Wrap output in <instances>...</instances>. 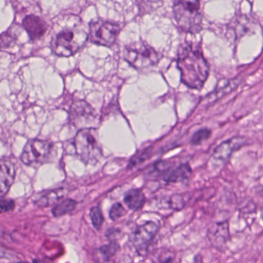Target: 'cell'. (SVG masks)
Wrapping results in <instances>:
<instances>
[{
	"label": "cell",
	"mask_w": 263,
	"mask_h": 263,
	"mask_svg": "<svg viewBox=\"0 0 263 263\" xmlns=\"http://www.w3.org/2000/svg\"><path fill=\"white\" fill-rule=\"evenodd\" d=\"M51 144L44 140H30L26 144L21 155V160L26 165L41 164L48 158Z\"/></svg>",
	"instance_id": "52a82bcc"
},
{
	"label": "cell",
	"mask_w": 263,
	"mask_h": 263,
	"mask_svg": "<svg viewBox=\"0 0 263 263\" xmlns=\"http://www.w3.org/2000/svg\"><path fill=\"white\" fill-rule=\"evenodd\" d=\"M74 147L77 155L85 164H96L102 156L98 134L93 129L80 130L74 138Z\"/></svg>",
	"instance_id": "277c9868"
},
{
	"label": "cell",
	"mask_w": 263,
	"mask_h": 263,
	"mask_svg": "<svg viewBox=\"0 0 263 263\" xmlns=\"http://www.w3.org/2000/svg\"><path fill=\"white\" fill-rule=\"evenodd\" d=\"M158 230L159 226L157 223L148 221L139 226L134 232L132 242L140 253L143 254V252L147 249L149 243L152 241Z\"/></svg>",
	"instance_id": "9c48e42d"
},
{
	"label": "cell",
	"mask_w": 263,
	"mask_h": 263,
	"mask_svg": "<svg viewBox=\"0 0 263 263\" xmlns=\"http://www.w3.org/2000/svg\"><path fill=\"white\" fill-rule=\"evenodd\" d=\"M66 193H67V191L65 189H58L49 191L47 193L42 195L39 199L36 200L35 203L40 207H48L62 199Z\"/></svg>",
	"instance_id": "5bb4252c"
},
{
	"label": "cell",
	"mask_w": 263,
	"mask_h": 263,
	"mask_svg": "<svg viewBox=\"0 0 263 263\" xmlns=\"http://www.w3.org/2000/svg\"><path fill=\"white\" fill-rule=\"evenodd\" d=\"M168 203L171 209H175V210H181L185 206L186 201L182 195H175L171 197Z\"/></svg>",
	"instance_id": "7402d4cb"
},
{
	"label": "cell",
	"mask_w": 263,
	"mask_h": 263,
	"mask_svg": "<svg viewBox=\"0 0 263 263\" xmlns=\"http://www.w3.org/2000/svg\"><path fill=\"white\" fill-rule=\"evenodd\" d=\"M77 202L74 200L66 199L61 201L52 209V214L54 217L62 216L74 210Z\"/></svg>",
	"instance_id": "ac0fdd59"
},
{
	"label": "cell",
	"mask_w": 263,
	"mask_h": 263,
	"mask_svg": "<svg viewBox=\"0 0 263 263\" xmlns=\"http://www.w3.org/2000/svg\"><path fill=\"white\" fill-rule=\"evenodd\" d=\"M16 176L15 165L10 160L3 159L0 169V194L3 197L9 192Z\"/></svg>",
	"instance_id": "8fae6325"
},
{
	"label": "cell",
	"mask_w": 263,
	"mask_h": 263,
	"mask_svg": "<svg viewBox=\"0 0 263 263\" xmlns=\"http://www.w3.org/2000/svg\"><path fill=\"white\" fill-rule=\"evenodd\" d=\"M218 235H219L220 241H221V246L226 244L227 240L228 235H229V227L227 224H218L214 227L211 228L209 231V240L212 241V244H216L218 240Z\"/></svg>",
	"instance_id": "2e32d148"
},
{
	"label": "cell",
	"mask_w": 263,
	"mask_h": 263,
	"mask_svg": "<svg viewBox=\"0 0 263 263\" xmlns=\"http://www.w3.org/2000/svg\"><path fill=\"white\" fill-rule=\"evenodd\" d=\"M23 26L32 41H37L43 37L48 27L45 21L35 15L26 16L23 21Z\"/></svg>",
	"instance_id": "30bf717a"
},
{
	"label": "cell",
	"mask_w": 263,
	"mask_h": 263,
	"mask_svg": "<svg viewBox=\"0 0 263 263\" xmlns=\"http://www.w3.org/2000/svg\"><path fill=\"white\" fill-rule=\"evenodd\" d=\"M90 217L92 224L95 226V229H98V230L101 229V226L104 223V216H103L101 209L98 207L91 209L90 212Z\"/></svg>",
	"instance_id": "ffe728a7"
},
{
	"label": "cell",
	"mask_w": 263,
	"mask_h": 263,
	"mask_svg": "<svg viewBox=\"0 0 263 263\" xmlns=\"http://www.w3.org/2000/svg\"><path fill=\"white\" fill-rule=\"evenodd\" d=\"M142 15L153 13L163 5L162 0H135Z\"/></svg>",
	"instance_id": "e0dca14e"
},
{
	"label": "cell",
	"mask_w": 263,
	"mask_h": 263,
	"mask_svg": "<svg viewBox=\"0 0 263 263\" xmlns=\"http://www.w3.org/2000/svg\"><path fill=\"white\" fill-rule=\"evenodd\" d=\"M150 148L146 149V150L143 151L141 153L138 155H135L132 159L130 160L129 162L128 168H132L134 166L138 165L140 163L144 162L146 159H147L149 157V154H150Z\"/></svg>",
	"instance_id": "603a6c76"
},
{
	"label": "cell",
	"mask_w": 263,
	"mask_h": 263,
	"mask_svg": "<svg viewBox=\"0 0 263 263\" xmlns=\"http://www.w3.org/2000/svg\"><path fill=\"white\" fill-rule=\"evenodd\" d=\"M124 59L137 70L149 68L159 61L158 53L144 41L133 43L124 47Z\"/></svg>",
	"instance_id": "5b68a950"
},
{
	"label": "cell",
	"mask_w": 263,
	"mask_h": 263,
	"mask_svg": "<svg viewBox=\"0 0 263 263\" xmlns=\"http://www.w3.org/2000/svg\"><path fill=\"white\" fill-rule=\"evenodd\" d=\"M125 213V209L123 207L122 204L120 203H116L112 206L111 209L110 211V218L113 221L118 219L121 218L122 215Z\"/></svg>",
	"instance_id": "cb8c5ba5"
},
{
	"label": "cell",
	"mask_w": 263,
	"mask_h": 263,
	"mask_svg": "<svg viewBox=\"0 0 263 263\" xmlns=\"http://www.w3.org/2000/svg\"><path fill=\"white\" fill-rule=\"evenodd\" d=\"M89 35L80 28L67 29L56 35L51 43V50L58 57H71L85 45Z\"/></svg>",
	"instance_id": "3957f363"
},
{
	"label": "cell",
	"mask_w": 263,
	"mask_h": 263,
	"mask_svg": "<svg viewBox=\"0 0 263 263\" xmlns=\"http://www.w3.org/2000/svg\"><path fill=\"white\" fill-rule=\"evenodd\" d=\"M211 135H212V130L210 129L206 128V127L200 129V130H197L191 138V144L195 146L199 145V144H202L203 141L209 139Z\"/></svg>",
	"instance_id": "d6986e66"
},
{
	"label": "cell",
	"mask_w": 263,
	"mask_h": 263,
	"mask_svg": "<svg viewBox=\"0 0 263 263\" xmlns=\"http://www.w3.org/2000/svg\"><path fill=\"white\" fill-rule=\"evenodd\" d=\"M261 218H262V220H263V209H262V210H261Z\"/></svg>",
	"instance_id": "484cf974"
},
{
	"label": "cell",
	"mask_w": 263,
	"mask_h": 263,
	"mask_svg": "<svg viewBox=\"0 0 263 263\" xmlns=\"http://www.w3.org/2000/svg\"><path fill=\"white\" fill-rule=\"evenodd\" d=\"M124 202L128 206L129 209L135 211L138 210L144 205L145 196L141 189H132L126 194Z\"/></svg>",
	"instance_id": "9a60e30c"
},
{
	"label": "cell",
	"mask_w": 263,
	"mask_h": 263,
	"mask_svg": "<svg viewBox=\"0 0 263 263\" xmlns=\"http://www.w3.org/2000/svg\"><path fill=\"white\" fill-rule=\"evenodd\" d=\"M246 141L247 140L244 137L237 136L226 140L218 144L214 149L213 153L211 157L212 164L216 166L226 164L229 161L234 152L239 150L246 144Z\"/></svg>",
	"instance_id": "ba28073f"
},
{
	"label": "cell",
	"mask_w": 263,
	"mask_h": 263,
	"mask_svg": "<svg viewBox=\"0 0 263 263\" xmlns=\"http://www.w3.org/2000/svg\"><path fill=\"white\" fill-rule=\"evenodd\" d=\"M93 110L84 101L75 102L70 107V118L74 124H79L82 119L90 121L93 118Z\"/></svg>",
	"instance_id": "7c38bea8"
},
{
	"label": "cell",
	"mask_w": 263,
	"mask_h": 263,
	"mask_svg": "<svg viewBox=\"0 0 263 263\" xmlns=\"http://www.w3.org/2000/svg\"><path fill=\"white\" fill-rule=\"evenodd\" d=\"M119 249V246L116 242H111L106 246H101L99 249L100 253L104 256V260L107 261L109 258L115 255Z\"/></svg>",
	"instance_id": "44dd1931"
},
{
	"label": "cell",
	"mask_w": 263,
	"mask_h": 263,
	"mask_svg": "<svg viewBox=\"0 0 263 263\" xmlns=\"http://www.w3.org/2000/svg\"><path fill=\"white\" fill-rule=\"evenodd\" d=\"M89 40L98 45L110 47L116 43L121 27L110 21H99L90 24Z\"/></svg>",
	"instance_id": "8992f818"
},
{
	"label": "cell",
	"mask_w": 263,
	"mask_h": 263,
	"mask_svg": "<svg viewBox=\"0 0 263 263\" xmlns=\"http://www.w3.org/2000/svg\"><path fill=\"white\" fill-rule=\"evenodd\" d=\"M178 67L184 85L195 90L202 88L210 69L199 45L186 44L181 46L178 51Z\"/></svg>",
	"instance_id": "6da1fadb"
},
{
	"label": "cell",
	"mask_w": 263,
	"mask_h": 263,
	"mask_svg": "<svg viewBox=\"0 0 263 263\" xmlns=\"http://www.w3.org/2000/svg\"><path fill=\"white\" fill-rule=\"evenodd\" d=\"M200 0H175L173 12L178 27L185 33H199L202 28Z\"/></svg>",
	"instance_id": "7a4b0ae2"
},
{
	"label": "cell",
	"mask_w": 263,
	"mask_h": 263,
	"mask_svg": "<svg viewBox=\"0 0 263 263\" xmlns=\"http://www.w3.org/2000/svg\"><path fill=\"white\" fill-rule=\"evenodd\" d=\"M192 169L189 164H181L164 176V180L167 183H178L185 181L190 178Z\"/></svg>",
	"instance_id": "4fadbf2b"
},
{
	"label": "cell",
	"mask_w": 263,
	"mask_h": 263,
	"mask_svg": "<svg viewBox=\"0 0 263 263\" xmlns=\"http://www.w3.org/2000/svg\"><path fill=\"white\" fill-rule=\"evenodd\" d=\"M15 207V202L11 199H2L1 201V212L4 213L6 212H10L13 210Z\"/></svg>",
	"instance_id": "d4e9b609"
}]
</instances>
